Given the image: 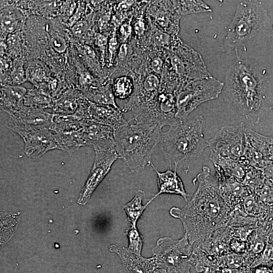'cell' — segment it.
Instances as JSON below:
<instances>
[{"mask_svg":"<svg viewBox=\"0 0 273 273\" xmlns=\"http://www.w3.org/2000/svg\"><path fill=\"white\" fill-rule=\"evenodd\" d=\"M198 186L182 208L172 207L170 215L179 219L185 235L192 245L203 241L217 229L228 225L231 210L222 198L218 178L204 166L197 177Z\"/></svg>","mask_w":273,"mask_h":273,"instance_id":"cell-1","label":"cell"},{"mask_svg":"<svg viewBox=\"0 0 273 273\" xmlns=\"http://www.w3.org/2000/svg\"><path fill=\"white\" fill-rule=\"evenodd\" d=\"M224 95L232 110L252 125L272 106L268 80L246 61L238 59L228 69Z\"/></svg>","mask_w":273,"mask_h":273,"instance_id":"cell-2","label":"cell"},{"mask_svg":"<svg viewBox=\"0 0 273 273\" xmlns=\"http://www.w3.org/2000/svg\"><path fill=\"white\" fill-rule=\"evenodd\" d=\"M204 119L202 116L188 117L175 125L162 132V152L168 163L188 169L208 147L204 136Z\"/></svg>","mask_w":273,"mask_h":273,"instance_id":"cell-3","label":"cell"},{"mask_svg":"<svg viewBox=\"0 0 273 273\" xmlns=\"http://www.w3.org/2000/svg\"><path fill=\"white\" fill-rule=\"evenodd\" d=\"M162 129L156 124L131 123L114 129L116 151L129 169L140 172L151 165L152 155L161 141Z\"/></svg>","mask_w":273,"mask_h":273,"instance_id":"cell-4","label":"cell"},{"mask_svg":"<svg viewBox=\"0 0 273 273\" xmlns=\"http://www.w3.org/2000/svg\"><path fill=\"white\" fill-rule=\"evenodd\" d=\"M268 21L267 11L260 2L240 1L227 29L224 43L236 49L245 47Z\"/></svg>","mask_w":273,"mask_h":273,"instance_id":"cell-5","label":"cell"},{"mask_svg":"<svg viewBox=\"0 0 273 273\" xmlns=\"http://www.w3.org/2000/svg\"><path fill=\"white\" fill-rule=\"evenodd\" d=\"M224 85L212 75L181 85L175 93L177 119L185 120L201 104L217 99Z\"/></svg>","mask_w":273,"mask_h":273,"instance_id":"cell-6","label":"cell"},{"mask_svg":"<svg viewBox=\"0 0 273 273\" xmlns=\"http://www.w3.org/2000/svg\"><path fill=\"white\" fill-rule=\"evenodd\" d=\"M193 246L186 235L179 240L169 237L160 238L152 249L158 268L169 273H191L189 259Z\"/></svg>","mask_w":273,"mask_h":273,"instance_id":"cell-7","label":"cell"},{"mask_svg":"<svg viewBox=\"0 0 273 273\" xmlns=\"http://www.w3.org/2000/svg\"><path fill=\"white\" fill-rule=\"evenodd\" d=\"M168 60L181 85L211 76L201 54L181 39L168 50Z\"/></svg>","mask_w":273,"mask_h":273,"instance_id":"cell-8","label":"cell"},{"mask_svg":"<svg viewBox=\"0 0 273 273\" xmlns=\"http://www.w3.org/2000/svg\"><path fill=\"white\" fill-rule=\"evenodd\" d=\"M176 113L175 93L162 87L153 101L128 120L137 123L156 124L162 129L164 126H174L180 122L176 117Z\"/></svg>","mask_w":273,"mask_h":273,"instance_id":"cell-9","label":"cell"},{"mask_svg":"<svg viewBox=\"0 0 273 273\" xmlns=\"http://www.w3.org/2000/svg\"><path fill=\"white\" fill-rule=\"evenodd\" d=\"M244 122L222 126L208 140L210 152L220 156L239 160L245 156V129Z\"/></svg>","mask_w":273,"mask_h":273,"instance_id":"cell-10","label":"cell"},{"mask_svg":"<svg viewBox=\"0 0 273 273\" xmlns=\"http://www.w3.org/2000/svg\"><path fill=\"white\" fill-rule=\"evenodd\" d=\"M53 116L43 109L24 105L13 115H9L6 126L18 134L29 130L51 129Z\"/></svg>","mask_w":273,"mask_h":273,"instance_id":"cell-11","label":"cell"},{"mask_svg":"<svg viewBox=\"0 0 273 273\" xmlns=\"http://www.w3.org/2000/svg\"><path fill=\"white\" fill-rule=\"evenodd\" d=\"M94 162L88 177L80 193L78 203L85 204L93 193L110 170L117 159H119L115 150L95 151Z\"/></svg>","mask_w":273,"mask_h":273,"instance_id":"cell-12","label":"cell"},{"mask_svg":"<svg viewBox=\"0 0 273 273\" xmlns=\"http://www.w3.org/2000/svg\"><path fill=\"white\" fill-rule=\"evenodd\" d=\"M146 13L156 28L170 35H178L180 16L170 9L166 1H149Z\"/></svg>","mask_w":273,"mask_h":273,"instance_id":"cell-13","label":"cell"},{"mask_svg":"<svg viewBox=\"0 0 273 273\" xmlns=\"http://www.w3.org/2000/svg\"><path fill=\"white\" fill-rule=\"evenodd\" d=\"M19 135L23 140L25 153L31 158L36 159L49 151L59 149L54 133L50 128L29 130Z\"/></svg>","mask_w":273,"mask_h":273,"instance_id":"cell-14","label":"cell"},{"mask_svg":"<svg viewBox=\"0 0 273 273\" xmlns=\"http://www.w3.org/2000/svg\"><path fill=\"white\" fill-rule=\"evenodd\" d=\"M85 147L95 151L115 150L114 129L109 126L85 119L83 122Z\"/></svg>","mask_w":273,"mask_h":273,"instance_id":"cell-15","label":"cell"},{"mask_svg":"<svg viewBox=\"0 0 273 273\" xmlns=\"http://www.w3.org/2000/svg\"><path fill=\"white\" fill-rule=\"evenodd\" d=\"M109 250L120 257L125 273H153L158 268L155 258H146L130 251L128 248L112 245Z\"/></svg>","mask_w":273,"mask_h":273,"instance_id":"cell-16","label":"cell"},{"mask_svg":"<svg viewBox=\"0 0 273 273\" xmlns=\"http://www.w3.org/2000/svg\"><path fill=\"white\" fill-rule=\"evenodd\" d=\"M245 134V157L249 164L263 169L267 164L265 153L269 137L261 135L246 127Z\"/></svg>","mask_w":273,"mask_h":273,"instance_id":"cell-17","label":"cell"},{"mask_svg":"<svg viewBox=\"0 0 273 273\" xmlns=\"http://www.w3.org/2000/svg\"><path fill=\"white\" fill-rule=\"evenodd\" d=\"M168 164V168L164 172L159 171L151 163L157 174V182L159 191L147 203L148 205L157 197L162 194H169L179 195L188 202L190 195L186 192L183 182L176 172L177 167L173 170L170 163Z\"/></svg>","mask_w":273,"mask_h":273,"instance_id":"cell-18","label":"cell"},{"mask_svg":"<svg viewBox=\"0 0 273 273\" xmlns=\"http://www.w3.org/2000/svg\"><path fill=\"white\" fill-rule=\"evenodd\" d=\"M88 120L109 126L114 129L127 123L121 109L112 106L99 105L89 101Z\"/></svg>","mask_w":273,"mask_h":273,"instance_id":"cell-19","label":"cell"},{"mask_svg":"<svg viewBox=\"0 0 273 273\" xmlns=\"http://www.w3.org/2000/svg\"><path fill=\"white\" fill-rule=\"evenodd\" d=\"M27 89L18 85H6L1 88V107L10 115H13L24 105Z\"/></svg>","mask_w":273,"mask_h":273,"instance_id":"cell-20","label":"cell"},{"mask_svg":"<svg viewBox=\"0 0 273 273\" xmlns=\"http://www.w3.org/2000/svg\"><path fill=\"white\" fill-rule=\"evenodd\" d=\"M1 6V40H6L9 34L19 31L23 15L21 10L13 8L12 4Z\"/></svg>","mask_w":273,"mask_h":273,"instance_id":"cell-21","label":"cell"},{"mask_svg":"<svg viewBox=\"0 0 273 273\" xmlns=\"http://www.w3.org/2000/svg\"><path fill=\"white\" fill-rule=\"evenodd\" d=\"M59 150L64 151L71 155L81 147H85L83 127L69 128L54 132Z\"/></svg>","mask_w":273,"mask_h":273,"instance_id":"cell-22","label":"cell"},{"mask_svg":"<svg viewBox=\"0 0 273 273\" xmlns=\"http://www.w3.org/2000/svg\"><path fill=\"white\" fill-rule=\"evenodd\" d=\"M82 93L92 103L119 108L115 102V97L112 88V79L110 78L100 85L89 87Z\"/></svg>","mask_w":273,"mask_h":273,"instance_id":"cell-23","label":"cell"},{"mask_svg":"<svg viewBox=\"0 0 273 273\" xmlns=\"http://www.w3.org/2000/svg\"><path fill=\"white\" fill-rule=\"evenodd\" d=\"M83 95L80 91L67 90L53 101V113L60 115L74 114L79 106V99Z\"/></svg>","mask_w":273,"mask_h":273,"instance_id":"cell-24","label":"cell"},{"mask_svg":"<svg viewBox=\"0 0 273 273\" xmlns=\"http://www.w3.org/2000/svg\"><path fill=\"white\" fill-rule=\"evenodd\" d=\"M24 105L43 110L46 108H53V99L48 88L41 85L27 89L24 100Z\"/></svg>","mask_w":273,"mask_h":273,"instance_id":"cell-25","label":"cell"},{"mask_svg":"<svg viewBox=\"0 0 273 273\" xmlns=\"http://www.w3.org/2000/svg\"><path fill=\"white\" fill-rule=\"evenodd\" d=\"M169 3L170 9L180 17L210 10V7L201 1H169Z\"/></svg>","mask_w":273,"mask_h":273,"instance_id":"cell-26","label":"cell"},{"mask_svg":"<svg viewBox=\"0 0 273 273\" xmlns=\"http://www.w3.org/2000/svg\"><path fill=\"white\" fill-rule=\"evenodd\" d=\"M144 197L145 192L142 190H138L133 198L123 207L127 218L131 223V226L136 227L138 220L148 205L147 203L145 205L142 204V201Z\"/></svg>","mask_w":273,"mask_h":273,"instance_id":"cell-27","label":"cell"},{"mask_svg":"<svg viewBox=\"0 0 273 273\" xmlns=\"http://www.w3.org/2000/svg\"><path fill=\"white\" fill-rule=\"evenodd\" d=\"M112 79V88L114 96L119 99H129L134 90L132 77L128 75H123Z\"/></svg>","mask_w":273,"mask_h":273,"instance_id":"cell-28","label":"cell"},{"mask_svg":"<svg viewBox=\"0 0 273 273\" xmlns=\"http://www.w3.org/2000/svg\"><path fill=\"white\" fill-rule=\"evenodd\" d=\"M120 43L118 39L116 31L112 32L109 37L105 66L110 70L114 68Z\"/></svg>","mask_w":273,"mask_h":273,"instance_id":"cell-29","label":"cell"},{"mask_svg":"<svg viewBox=\"0 0 273 273\" xmlns=\"http://www.w3.org/2000/svg\"><path fill=\"white\" fill-rule=\"evenodd\" d=\"M125 235L128 240V249L138 255H141L144 239L136 227L131 226L127 229Z\"/></svg>","mask_w":273,"mask_h":273,"instance_id":"cell-30","label":"cell"},{"mask_svg":"<svg viewBox=\"0 0 273 273\" xmlns=\"http://www.w3.org/2000/svg\"><path fill=\"white\" fill-rule=\"evenodd\" d=\"M110 33L97 32L93 39L95 50L98 54L102 66H105L108 39Z\"/></svg>","mask_w":273,"mask_h":273,"instance_id":"cell-31","label":"cell"},{"mask_svg":"<svg viewBox=\"0 0 273 273\" xmlns=\"http://www.w3.org/2000/svg\"><path fill=\"white\" fill-rule=\"evenodd\" d=\"M9 77L7 85H18L26 80V72L22 61L18 60L14 64Z\"/></svg>","mask_w":273,"mask_h":273,"instance_id":"cell-32","label":"cell"},{"mask_svg":"<svg viewBox=\"0 0 273 273\" xmlns=\"http://www.w3.org/2000/svg\"><path fill=\"white\" fill-rule=\"evenodd\" d=\"M132 17L122 22L116 31L118 39L120 43H128L133 38Z\"/></svg>","mask_w":273,"mask_h":273,"instance_id":"cell-33","label":"cell"},{"mask_svg":"<svg viewBox=\"0 0 273 273\" xmlns=\"http://www.w3.org/2000/svg\"><path fill=\"white\" fill-rule=\"evenodd\" d=\"M5 41L8 50L13 54H17L20 50L22 44L20 32L18 31L9 34Z\"/></svg>","mask_w":273,"mask_h":273,"instance_id":"cell-34","label":"cell"},{"mask_svg":"<svg viewBox=\"0 0 273 273\" xmlns=\"http://www.w3.org/2000/svg\"><path fill=\"white\" fill-rule=\"evenodd\" d=\"M51 42L52 48L58 53H62L66 50L67 43L65 40L59 35L53 36Z\"/></svg>","mask_w":273,"mask_h":273,"instance_id":"cell-35","label":"cell"},{"mask_svg":"<svg viewBox=\"0 0 273 273\" xmlns=\"http://www.w3.org/2000/svg\"><path fill=\"white\" fill-rule=\"evenodd\" d=\"M78 4V5L75 11L69 19L68 25L69 26L72 27L77 21L80 20L82 16H83L84 12L85 11L86 6L84 2H79Z\"/></svg>","mask_w":273,"mask_h":273,"instance_id":"cell-36","label":"cell"},{"mask_svg":"<svg viewBox=\"0 0 273 273\" xmlns=\"http://www.w3.org/2000/svg\"><path fill=\"white\" fill-rule=\"evenodd\" d=\"M272 266L259 265L251 268V273H273Z\"/></svg>","mask_w":273,"mask_h":273,"instance_id":"cell-37","label":"cell"},{"mask_svg":"<svg viewBox=\"0 0 273 273\" xmlns=\"http://www.w3.org/2000/svg\"><path fill=\"white\" fill-rule=\"evenodd\" d=\"M266 161L269 163L273 164V139L269 138L266 154Z\"/></svg>","mask_w":273,"mask_h":273,"instance_id":"cell-38","label":"cell"},{"mask_svg":"<svg viewBox=\"0 0 273 273\" xmlns=\"http://www.w3.org/2000/svg\"><path fill=\"white\" fill-rule=\"evenodd\" d=\"M153 273H169L165 269L161 268H156Z\"/></svg>","mask_w":273,"mask_h":273,"instance_id":"cell-39","label":"cell"},{"mask_svg":"<svg viewBox=\"0 0 273 273\" xmlns=\"http://www.w3.org/2000/svg\"><path fill=\"white\" fill-rule=\"evenodd\" d=\"M208 273H219V271L217 270H212V271H211L210 272H209Z\"/></svg>","mask_w":273,"mask_h":273,"instance_id":"cell-40","label":"cell"},{"mask_svg":"<svg viewBox=\"0 0 273 273\" xmlns=\"http://www.w3.org/2000/svg\"></svg>","mask_w":273,"mask_h":273,"instance_id":"cell-41","label":"cell"}]
</instances>
